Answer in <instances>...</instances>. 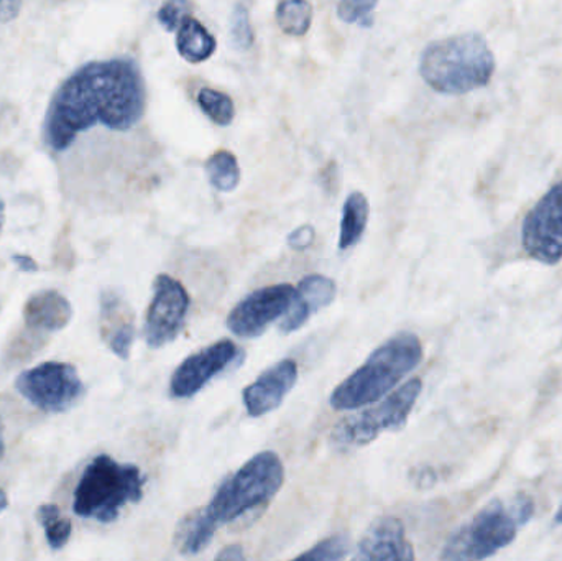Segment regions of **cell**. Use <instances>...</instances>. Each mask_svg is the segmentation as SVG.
Here are the masks:
<instances>
[{
  "instance_id": "1",
  "label": "cell",
  "mask_w": 562,
  "mask_h": 561,
  "mask_svg": "<svg viewBox=\"0 0 562 561\" xmlns=\"http://www.w3.org/2000/svg\"><path fill=\"white\" fill-rule=\"evenodd\" d=\"M145 105L147 89L134 59L88 63L53 96L43 124V141L53 152H65L78 134L95 125L128 131L144 117Z\"/></svg>"
},
{
  "instance_id": "2",
  "label": "cell",
  "mask_w": 562,
  "mask_h": 561,
  "mask_svg": "<svg viewBox=\"0 0 562 561\" xmlns=\"http://www.w3.org/2000/svg\"><path fill=\"white\" fill-rule=\"evenodd\" d=\"M284 481V468L276 451H262L231 474L217 487L213 500L184 517L175 532L181 556H198L213 542L221 527L269 506Z\"/></svg>"
},
{
  "instance_id": "3",
  "label": "cell",
  "mask_w": 562,
  "mask_h": 561,
  "mask_svg": "<svg viewBox=\"0 0 562 561\" xmlns=\"http://www.w3.org/2000/svg\"><path fill=\"white\" fill-rule=\"evenodd\" d=\"M422 361L423 346L418 336L398 333L379 346L357 371L334 389L330 407L346 412L376 404Z\"/></svg>"
},
{
  "instance_id": "4",
  "label": "cell",
  "mask_w": 562,
  "mask_h": 561,
  "mask_svg": "<svg viewBox=\"0 0 562 561\" xmlns=\"http://www.w3.org/2000/svg\"><path fill=\"white\" fill-rule=\"evenodd\" d=\"M495 71V58L484 36L461 33L426 46L419 75L442 94H465L484 88Z\"/></svg>"
},
{
  "instance_id": "5",
  "label": "cell",
  "mask_w": 562,
  "mask_h": 561,
  "mask_svg": "<svg viewBox=\"0 0 562 561\" xmlns=\"http://www.w3.org/2000/svg\"><path fill=\"white\" fill-rule=\"evenodd\" d=\"M535 503L527 494L494 500L459 527L441 552L442 561H484L517 539L521 527L530 523Z\"/></svg>"
},
{
  "instance_id": "6",
  "label": "cell",
  "mask_w": 562,
  "mask_h": 561,
  "mask_svg": "<svg viewBox=\"0 0 562 561\" xmlns=\"http://www.w3.org/2000/svg\"><path fill=\"white\" fill-rule=\"evenodd\" d=\"M145 483L140 468L99 455L88 464L76 486L72 510L82 519L114 523L125 507L140 503Z\"/></svg>"
},
{
  "instance_id": "7",
  "label": "cell",
  "mask_w": 562,
  "mask_h": 561,
  "mask_svg": "<svg viewBox=\"0 0 562 561\" xmlns=\"http://www.w3.org/2000/svg\"><path fill=\"white\" fill-rule=\"evenodd\" d=\"M422 391V379L415 378L386 395L383 401L363 408L359 414L347 415L333 428L330 444L340 451L359 450L386 431L402 430Z\"/></svg>"
},
{
  "instance_id": "8",
  "label": "cell",
  "mask_w": 562,
  "mask_h": 561,
  "mask_svg": "<svg viewBox=\"0 0 562 561\" xmlns=\"http://www.w3.org/2000/svg\"><path fill=\"white\" fill-rule=\"evenodd\" d=\"M15 389L33 407L46 414L71 411L86 392L75 366L55 361L23 371L16 378Z\"/></svg>"
},
{
  "instance_id": "9",
  "label": "cell",
  "mask_w": 562,
  "mask_h": 561,
  "mask_svg": "<svg viewBox=\"0 0 562 561\" xmlns=\"http://www.w3.org/2000/svg\"><path fill=\"white\" fill-rule=\"evenodd\" d=\"M190 295L181 282L161 273L154 282V299L145 318L144 336L150 348L170 345L183 332Z\"/></svg>"
},
{
  "instance_id": "10",
  "label": "cell",
  "mask_w": 562,
  "mask_h": 561,
  "mask_svg": "<svg viewBox=\"0 0 562 561\" xmlns=\"http://www.w3.org/2000/svg\"><path fill=\"white\" fill-rule=\"evenodd\" d=\"M521 243L528 256L543 263L562 259V184L551 188L528 213L521 229Z\"/></svg>"
},
{
  "instance_id": "11",
  "label": "cell",
  "mask_w": 562,
  "mask_h": 561,
  "mask_svg": "<svg viewBox=\"0 0 562 561\" xmlns=\"http://www.w3.org/2000/svg\"><path fill=\"white\" fill-rule=\"evenodd\" d=\"M296 289L290 283L263 287L247 295L227 316V326L239 338L262 336L272 323L286 315Z\"/></svg>"
},
{
  "instance_id": "12",
  "label": "cell",
  "mask_w": 562,
  "mask_h": 561,
  "mask_svg": "<svg viewBox=\"0 0 562 561\" xmlns=\"http://www.w3.org/2000/svg\"><path fill=\"white\" fill-rule=\"evenodd\" d=\"M239 355V348L229 339H223L194 352L175 371L170 382L171 395L177 399L194 397L214 378L227 371Z\"/></svg>"
},
{
  "instance_id": "13",
  "label": "cell",
  "mask_w": 562,
  "mask_h": 561,
  "mask_svg": "<svg viewBox=\"0 0 562 561\" xmlns=\"http://www.w3.org/2000/svg\"><path fill=\"white\" fill-rule=\"evenodd\" d=\"M346 561H416V556L402 520L385 516L367 527Z\"/></svg>"
},
{
  "instance_id": "14",
  "label": "cell",
  "mask_w": 562,
  "mask_h": 561,
  "mask_svg": "<svg viewBox=\"0 0 562 561\" xmlns=\"http://www.w3.org/2000/svg\"><path fill=\"white\" fill-rule=\"evenodd\" d=\"M297 381V366L293 359H283L259 375L257 381L244 391V405L254 418L263 417L283 404Z\"/></svg>"
},
{
  "instance_id": "15",
  "label": "cell",
  "mask_w": 562,
  "mask_h": 561,
  "mask_svg": "<svg viewBox=\"0 0 562 561\" xmlns=\"http://www.w3.org/2000/svg\"><path fill=\"white\" fill-rule=\"evenodd\" d=\"M336 299V283L324 276H310L301 280L293 303L279 325L283 335L297 332L314 313L326 308Z\"/></svg>"
},
{
  "instance_id": "16",
  "label": "cell",
  "mask_w": 562,
  "mask_h": 561,
  "mask_svg": "<svg viewBox=\"0 0 562 561\" xmlns=\"http://www.w3.org/2000/svg\"><path fill=\"white\" fill-rule=\"evenodd\" d=\"M101 332L109 349L117 358L128 359L135 339L134 313L119 293H102Z\"/></svg>"
},
{
  "instance_id": "17",
  "label": "cell",
  "mask_w": 562,
  "mask_h": 561,
  "mask_svg": "<svg viewBox=\"0 0 562 561\" xmlns=\"http://www.w3.org/2000/svg\"><path fill=\"white\" fill-rule=\"evenodd\" d=\"M71 316V303L56 290L35 293L30 296L23 308L26 326L40 332H59L68 326Z\"/></svg>"
},
{
  "instance_id": "18",
  "label": "cell",
  "mask_w": 562,
  "mask_h": 561,
  "mask_svg": "<svg viewBox=\"0 0 562 561\" xmlns=\"http://www.w3.org/2000/svg\"><path fill=\"white\" fill-rule=\"evenodd\" d=\"M177 48L181 58L188 63L206 61L214 55L217 48L216 38L211 35L210 30L191 15H184L180 29L177 30Z\"/></svg>"
},
{
  "instance_id": "19",
  "label": "cell",
  "mask_w": 562,
  "mask_h": 561,
  "mask_svg": "<svg viewBox=\"0 0 562 561\" xmlns=\"http://www.w3.org/2000/svg\"><path fill=\"white\" fill-rule=\"evenodd\" d=\"M370 206L366 194L353 191L342 207L340 220L339 249L347 250L357 246L362 239L369 223Z\"/></svg>"
},
{
  "instance_id": "20",
  "label": "cell",
  "mask_w": 562,
  "mask_h": 561,
  "mask_svg": "<svg viewBox=\"0 0 562 561\" xmlns=\"http://www.w3.org/2000/svg\"><path fill=\"white\" fill-rule=\"evenodd\" d=\"M204 168H206L211 187L216 188L221 193H231L239 187L243 173H240L239 161L233 152L217 150L216 154L207 158Z\"/></svg>"
},
{
  "instance_id": "21",
  "label": "cell",
  "mask_w": 562,
  "mask_h": 561,
  "mask_svg": "<svg viewBox=\"0 0 562 561\" xmlns=\"http://www.w3.org/2000/svg\"><path fill=\"white\" fill-rule=\"evenodd\" d=\"M36 519L45 530L49 549L56 550V552L65 549L66 543L71 539L72 526L71 520L63 516L59 507L55 504H43L36 510Z\"/></svg>"
},
{
  "instance_id": "22",
  "label": "cell",
  "mask_w": 562,
  "mask_h": 561,
  "mask_svg": "<svg viewBox=\"0 0 562 561\" xmlns=\"http://www.w3.org/2000/svg\"><path fill=\"white\" fill-rule=\"evenodd\" d=\"M276 19L286 35H306L313 22V5L300 0H284L277 5Z\"/></svg>"
},
{
  "instance_id": "23",
  "label": "cell",
  "mask_w": 562,
  "mask_h": 561,
  "mask_svg": "<svg viewBox=\"0 0 562 561\" xmlns=\"http://www.w3.org/2000/svg\"><path fill=\"white\" fill-rule=\"evenodd\" d=\"M198 104L201 111L214 122V124L226 127L233 124L234 115H236V108H234L233 99L224 92L216 91V89L204 88L198 92Z\"/></svg>"
},
{
  "instance_id": "24",
  "label": "cell",
  "mask_w": 562,
  "mask_h": 561,
  "mask_svg": "<svg viewBox=\"0 0 562 561\" xmlns=\"http://www.w3.org/2000/svg\"><path fill=\"white\" fill-rule=\"evenodd\" d=\"M346 553H349V539L346 536H330L290 561H342Z\"/></svg>"
},
{
  "instance_id": "25",
  "label": "cell",
  "mask_w": 562,
  "mask_h": 561,
  "mask_svg": "<svg viewBox=\"0 0 562 561\" xmlns=\"http://www.w3.org/2000/svg\"><path fill=\"white\" fill-rule=\"evenodd\" d=\"M229 36L234 48L240 49V52L249 49L254 45L256 35L250 25L249 9L244 3H236L231 12Z\"/></svg>"
},
{
  "instance_id": "26",
  "label": "cell",
  "mask_w": 562,
  "mask_h": 561,
  "mask_svg": "<svg viewBox=\"0 0 562 561\" xmlns=\"http://www.w3.org/2000/svg\"><path fill=\"white\" fill-rule=\"evenodd\" d=\"M376 9V2L372 0H344L337 5V16L346 23H357V25L372 26L373 10Z\"/></svg>"
},
{
  "instance_id": "27",
  "label": "cell",
  "mask_w": 562,
  "mask_h": 561,
  "mask_svg": "<svg viewBox=\"0 0 562 561\" xmlns=\"http://www.w3.org/2000/svg\"><path fill=\"white\" fill-rule=\"evenodd\" d=\"M183 7L184 3L168 2L158 10V22L167 32H177L180 29L181 20L184 19L183 12H181Z\"/></svg>"
},
{
  "instance_id": "28",
  "label": "cell",
  "mask_w": 562,
  "mask_h": 561,
  "mask_svg": "<svg viewBox=\"0 0 562 561\" xmlns=\"http://www.w3.org/2000/svg\"><path fill=\"white\" fill-rule=\"evenodd\" d=\"M314 237H316L314 227L311 224H304L288 236V246L294 250L307 249L313 244Z\"/></svg>"
},
{
  "instance_id": "29",
  "label": "cell",
  "mask_w": 562,
  "mask_h": 561,
  "mask_svg": "<svg viewBox=\"0 0 562 561\" xmlns=\"http://www.w3.org/2000/svg\"><path fill=\"white\" fill-rule=\"evenodd\" d=\"M22 2L19 0H0V23H9L19 16L22 10Z\"/></svg>"
},
{
  "instance_id": "30",
  "label": "cell",
  "mask_w": 562,
  "mask_h": 561,
  "mask_svg": "<svg viewBox=\"0 0 562 561\" xmlns=\"http://www.w3.org/2000/svg\"><path fill=\"white\" fill-rule=\"evenodd\" d=\"M214 561H247L246 550L240 546L224 547Z\"/></svg>"
},
{
  "instance_id": "31",
  "label": "cell",
  "mask_w": 562,
  "mask_h": 561,
  "mask_svg": "<svg viewBox=\"0 0 562 561\" xmlns=\"http://www.w3.org/2000/svg\"><path fill=\"white\" fill-rule=\"evenodd\" d=\"M12 259L13 262L16 263V267L22 270V272H36V270H38V263H36L32 257L20 256V254H15Z\"/></svg>"
},
{
  "instance_id": "32",
  "label": "cell",
  "mask_w": 562,
  "mask_h": 561,
  "mask_svg": "<svg viewBox=\"0 0 562 561\" xmlns=\"http://www.w3.org/2000/svg\"><path fill=\"white\" fill-rule=\"evenodd\" d=\"M7 506H9V500H7L5 493L0 490V514L7 509Z\"/></svg>"
},
{
  "instance_id": "33",
  "label": "cell",
  "mask_w": 562,
  "mask_h": 561,
  "mask_svg": "<svg viewBox=\"0 0 562 561\" xmlns=\"http://www.w3.org/2000/svg\"><path fill=\"white\" fill-rule=\"evenodd\" d=\"M3 453H5V441H3V427L0 424V460H2Z\"/></svg>"
},
{
  "instance_id": "34",
  "label": "cell",
  "mask_w": 562,
  "mask_h": 561,
  "mask_svg": "<svg viewBox=\"0 0 562 561\" xmlns=\"http://www.w3.org/2000/svg\"><path fill=\"white\" fill-rule=\"evenodd\" d=\"M3 223H5V206H3V201L0 200V233H2Z\"/></svg>"
},
{
  "instance_id": "35",
  "label": "cell",
  "mask_w": 562,
  "mask_h": 561,
  "mask_svg": "<svg viewBox=\"0 0 562 561\" xmlns=\"http://www.w3.org/2000/svg\"><path fill=\"white\" fill-rule=\"evenodd\" d=\"M554 523H557L558 526H562V504L560 510L557 513V517H554Z\"/></svg>"
}]
</instances>
